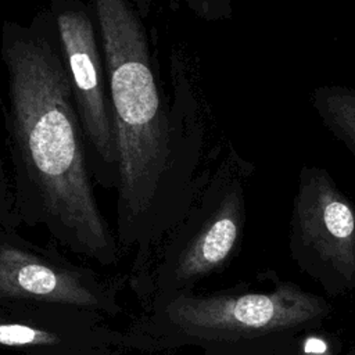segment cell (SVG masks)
<instances>
[{
  "label": "cell",
  "mask_w": 355,
  "mask_h": 355,
  "mask_svg": "<svg viewBox=\"0 0 355 355\" xmlns=\"http://www.w3.org/2000/svg\"><path fill=\"white\" fill-rule=\"evenodd\" d=\"M90 3L116 130L122 230L165 226L183 216L216 159L207 151V107L194 65L182 46L171 49L168 94L143 0Z\"/></svg>",
  "instance_id": "obj_1"
},
{
  "label": "cell",
  "mask_w": 355,
  "mask_h": 355,
  "mask_svg": "<svg viewBox=\"0 0 355 355\" xmlns=\"http://www.w3.org/2000/svg\"><path fill=\"white\" fill-rule=\"evenodd\" d=\"M0 57L7 80L0 108L17 211L73 244L107 250L111 236L96 200L86 137L49 7L28 24L3 21Z\"/></svg>",
  "instance_id": "obj_2"
},
{
  "label": "cell",
  "mask_w": 355,
  "mask_h": 355,
  "mask_svg": "<svg viewBox=\"0 0 355 355\" xmlns=\"http://www.w3.org/2000/svg\"><path fill=\"white\" fill-rule=\"evenodd\" d=\"M76 111L86 137L93 180L116 189L119 176L116 130L108 73L92 3L50 0Z\"/></svg>",
  "instance_id": "obj_3"
},
{
  "label": "cell",
  "mask_w": 355,
  "mask_h": 355,
  "mask_svg": "<svg viewBox=\"0 0 355 355\" xmlns=\"http://www.w3.org/2000/svg\"><path fill=\"white\" fill-rule=\"evenodd\" d=\"M168 311L190 334L234 340L309 326L327 315L329 305L293 283H282L272 291L180 297Z\"/></svg>",
  "instance_id": "obj_4"
},
{
  "label": "cell",
  "mask_w": 355,
  "mask_h": 355,
  "mask_svg": "<svg viewBox=\"0 0 355 355\" xmlns=\"http://www.w3.org/2000/svg\"><path fill=\"white\" fill-rule=\"evenodd\" d=\"M290 225L291 250L309 273L355 286V204L327 169L301 166Z\"/></svg>",
  "instance_id": "obj_5"
},
{
  "label": "cell",
  "mask_w": 355,
  "mask_h": 355,
  "mask_svg": "<svg viewBox=\"0 0 355 355\" xmlns=\"http://www.w3.org/2000/svg\"><path fill=\"white\" fill-rule=\"evenodd\" d=\"M0 295L17 300L94 305V294L72 273L35 254L0 241Z\"/></svg>",
  "instance_id": "obj_6"
},
{
  "label": "cell",
  "mask_w": 355,
  "mask_h": 355,
  "mask_svg": "<svg viewBox=\"0 0 355 355\" xmlns=\"http://www.w3.org/2000/svg\"><path fill=\"white\" fill-rule=\"evenodd\" d=\"M311 104L324 128L355 155V89L320 85L311 92Z\"/></svg>",
  "instance_id": "obj_7"
},
{
  "label": "cell",
  "mask_w": 355,
  "mask_h": 355,
  "mask_svg": "<svg viewBox=\"0 0 355 355\" xmlns=\"http://www.w3.org/2000/svg\"><path fill=\"white\" fill-rule=\"evenodd\" d=\"M54 343H57V336L51 331L21 323H0V345L28 347Z\"/></svg>",
  "instance_id": "obj_8"
},
{
  "label": "cell",
  "mask_w": 355,
  "mask_h": 355,
  "mask_svg": "<svg viewBox=\"0 0 355 355\" xmlns=\"http://www.w3.org/2000/svg\"><path fill=\"white\" fill-rule=\"evenodd\" d=\"M191 14L207 22L230 19L233 17L232 0H182Z\"/></svg>",
  "instance_id": "obj_9"
},
{
  "label": "cell",
  "mask_w": 355,
  "mask_h": 355,
  "mask_svg": "<svg viewBox=\"0 0 355 355\" xmlns=\"http://www.w3.org/2000/svg\"><path fill=\"white\" fill-rule=\"evenodd\" d=\"M12 209L17 211L11 175L6 168V162L0 148V219L11 216L14 214Z\"/></svg>",
  "instance_id": "obj_10"
},
{
  "label": "cell",
  "mask_w": 355,
  "mask_h": 355,
  "mask_svg": "<svg viewBox=\"0 0 355 355\" xmlns=\"http://www.w3.org/2000/svg\"><path fill=\"white\" fill-rule=\"evenodd\" d=\"M347 355H355V347H354V348H352Z\"/></svg>",
  "instance_id": "obj_11"
}]
</instances>
